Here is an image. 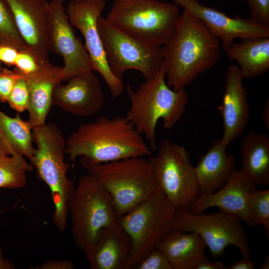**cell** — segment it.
I'll list each match as a JSON object with an SVG mask.
<instances>
[{"label":"cell","mask_w":269,"mask_h":269,"mask_svg":"<svg viewBox=\"0 0 269 269\" xmlns=\"http://www.w3.org/2000/svg\"><path fill=\"white\" fill-rule=\"evenodd\" d=\"M0 44L27 50L16 27L11 10L5 0H0Z\"/></svg>","instance_id":"4316f807"},{"label":"cell","mask_w":269,"mask_h":269,"mask_svg":"<svg viewBox=\"0 0 269 269\" xmlns=\"http://www.w3.org/2000/svg\"><path fill=\"white\" fill-rule=\"evenodd\" d=\"M67 207L73 240L83 252L94 243L102 230L118 223L112 196L89 174L79 178Z\"/></svg>","instance_id":"52a82bcc"},{"label":"cell","mask_w":269,"mask_h":269,"mask_svg":"<svg viewBox=\"0 0 269 269\" xmlns=\"http://www.w3.org/2000/svg\"><path fill=\"white\" fill-rule=\"evenodd\" d=\"M63 67L51 63L43 65L34 73L24 76L29 91V124L33 129L44 125L52 105L53 91L63 81Z\"/></svg>","instance_id":"ffe728a7"},{"label":"cell","mask_w":269,"mask_h":269,"mask_svg":"<svg viewBox=\"0 0 269 269\" xmlns=\"http://www.w3.org/2000/svg\"><path fill=\"white\" fill-rule=\"evenodd\" d=\"M175 207L159 189L120 217L118 224L132 239L131 268H135L172 230Z\"/></svg>","instance_id":"ba28073f"},{"label":"cell","mask_w":269,"mask_h":269,"mask_svg":"<svg viewBox=\"0 0 269 269\" xmlns=\"http://www.w3.org/2000/svg\"><path fill=\"white\" fill-rule=\"evenodd\" d=\"M196 269H229V267L221 262H211L207 260L198 265Z\"/></svg>","instance_id":"8d00e7d4"},{"label":"cell","mask_w":269,"mask_h":269,"mask_svg":"<svg viewBox=\"0 0 269 269\" xmlns=\"http://www.w3.org/2000/svg\"><path fill=\"white\" fill-rule=\"evenodd\" d=\"M224 50L230 59L238 63L243 78L256 77L269 69V37L234 42Z\"/></svg>","instance_id":"603a6c76"},{"label":"cell","mask_w":269,"mask_h":269,"mask_svg":"<svg viewBox=\"0 0 269 269\" xmlns=\"http://www.w3.org/2000/svg\"><path fill=\"white\" fill-rule=\"evenodd\" d=\"M40 269H73L74 266L70 261L67 260L48 261L44 263L40 268Z\"/></svg>","instance_id":"e575fe53"},{"label":"cell","mask_w":269,"mask_h":269,"mask_svg":"<svg viewBox=\"0 0 269 269\" xmlns=\"http://www.w3.org/2000/svg\"><path fill=\"white\" fill-rule=\"evenodd\" d=\"M17 31L27 50L40 64L50 62L46 0H5Z\"/></svg>","instance_id":"5bb4252c"},{"label":"cell","mask_w":269,"mask_h":269,"mask_svg":"<svg viewBox=\"0 0 269 269\" xmlns=\"http://www.w3.org/2000/svg\"><path fill=\"white\" fill-rule=\"evenodd\" d=\"M29 91L26 80L23 76L16 81L7 103L17 113L27 111L29 105Z\"/></svg>","instance_id":"f1b7e54d"},{"label":"cell","mask_w":269,"mask_h":269,"mask_svg":"<svg viewBox=\"0 0 269 269\" xmlns=\"http://www.w3.org/2000/svg\"><path fill=\"white\" fill-rule=\"evenodd\" d=\"M221 139L213 142L195 167L200 194L211 193L226 183L236 163L235 158L227 151Z\"/></svg>","instance_id":"7402d4cb"},{"label":"cell","mask_w":269,"mask_h":269,"mask_svg":"<svg viewBox=\"0 0 269 269\" xmlns=\"http://www.w3.org/2000/svg\"><path fill=\"white\" fill-rule=\"evenodd\" d=\"M5 211V210L0 211V214L4 212ZM13 268H14L11 263H10L8 260H5L3 258L1 249L0 246V269H11Z\"/></svg>","instance_id":"f35d334b"},{"label":"cell","mask_w":269,"mask_h":269,"mask_svg":"<svg viewBox=\"0 0 269 269\" xmlns=\"http://www.w3.org/2000/svg\"><path fill=\"white\" fill-rule=\"evenodd\" d=\"M19 50L11 45L0 44V62L8 66H14Z\"/></svg>","instance_id":"836d02e7"},{"label":"cell","mask_w":269,"mask_h":269,"mask_svg":"<svg viewBox=\"0 0 269 269\" xmlns=\"http://www.w3.org/2000/svg\"><path fill=\"white\" fill-rule=\"evenodd\" d=\"M252 220L255 225H262L266 234L269 233V190L255 189L249 203Z\"/></svg>","instance_id":"83f0119b"},{"label":"cell","mask_w":269,"mask_h":269,"mask_svg":"<svg viewBox=\"0 0 269 269\" xmlns=\"http://www.w3.org/2000/svg\"><path fill=\"white\" fill-rule=\"evenodd\" d=\"M135 268L137 269H172L167 257L156 248L152 250Z\"/></svg>","instance_id":"4dcf8cb0"},{"label":"cell","mask_w":269,"mask_h":269,"mask_svg":"<svg viewBox=\"0 0 269 269\" xmlns=\"http://www.w3.org/2000/svg\"><path fill=\"white\" fill-rule=\"evenodd\" d=\"M243 79L238 66L232 64L228 67L225 91L222 104L219 106L223 124L221 139L227 147L242 134L249 120V105Z\"/></svg>","instance_id":"ac0fdd59"},{"label":"cell","mask_w":269,"mask_h":269,"mask_svg":"<svg viewBox=\"0 0 269 269\" xmlns=\"http://www.w3.org/2000/svg\"><path fill=\"white\" fill-rule=\"evenodd\" d=\"M62 0L48 4V32L51 50L63 58V81L93 71L85 46L73 31Z\"/></svg>","instance_id":"4fadbf2b"},{"label":"cell","mask_w":269,"mask_h":269,"mask_svg":"<svg viewBox=\"0 0 269 269\" xmlns=\"http://www.w3.org/2000/svg\"><path fill=\"white\" fill-rule=\"evenodd\" d=\"M98 29L113 75L123 80L125 72L139 71L145 80L153 78L163 66L161 47L143 43L124 33L100 16Z\"/></svg>","instance_id":"30bf717a"},{"label":"cell","mask_w":269,"mask_h":269,"mask_svg":"<svg viewBox=\"0 0 269 269\" xmlns=\"http://www.w3.org/2000/svg\"><path fill=\"white\" fill-rule=\"evenodd\" d=\"M159 189L176 210H189L199 194L190 153L168 140L160 143L156 155L149 156Z\"/></svg>","instance_id":"9c48e42d"},{"label":"cell","mask_w":269,"mask_h":269,"mask_svg":"<svg viewBox=\"0 0 269 269\" xmlns=\"http://www.w3.org/2000/svg\"><path fill=\"white\" fill-rule=\"evenodd\" d=\"M32 138L36 147L30 163L36 169L38 178L50 190L54 206L53 222L63 232L67 224V202L75 187L67 177L70 166L64 158L66 139L62 131L52 123L33 128Z\"/></svg>","instance_id":"277c9868"},{"label":"cell","mask_w":269,"mask_h":269,"mask_svg":"<svg viewBox=\"0 0 269 269\" xmlns=\"http://www.w3.org/2000/svg\"><path fill=\"white\" fill-rule=\"evenodd\" d=\"M85 169L111 195L119 218L159 190L150 163L142 156Z\"/></svg>","instance_id":"8992f818"},{"label":"cell","mask_w":269,"mask_h":269,"mask_svg":"<svg viewBox=\"0 0 269 269\" xmlns=\"http://www.w3.org/2000/svg\"><path fill=\"white\" fill-rule=\"evenodd\" d=\"M42 65L28 50H26L19 51L14 65V69L23 76L35 73Z\"/></svg>","instance_id":"f546056e"},{"label":"cell","mask_w":269,"mask_h":269,"mask_svg":"<svg viewBox=\"0 0 269 269\" xmlns=\"http://www.w3.org/2000/svg\"><path fill=\"white\" fill-rule=\"evenodd\" d=\"M262 116L263 124L269 130V101L268 99L263 109Z\"/></svg>","instance_id":"74e56055"},{"label":"cell","mask_w":269,"mask_h":269,"mask_svg":"<svg viewBox=\"0 0 269 269\" xmlns=\"http://www.w3.org/2000/svg\"><path fill=\"white\" fill-rule=\"evenodd\" d=\"M62 0V1H64V0Z\"/></svg>","instance_id":"b9f144b4"},{"label":"cell","mask_w":269,"mask_h":269,"mask_svg":"<svg viewBox=\"0 0 269 269\" xmlns=\"http://www.w3.org/2000/svg\"><path fill=\"white\" fill-rule=\"evenodd\" d=\"M242 222L236 215L221 210L204 214H194L187 209H176L171 228L172 230L200 235L214 257L221 256L228 246L233 245L243 258L252 259L249 237Z\"/></svg>","instance_id":"8fae6325"},{"label":"cell","mask_w":269,"mask_h":269,"mask_svg":"<svg viewBox=\"0 0 269 269\" xmlns=\"http://www.w3.org/2000/svg\"><path fill=\"white\" fill-rule=\"evenodd\" d=\"M1 64H2V63L0 62V70L2 68V67L1 66Z\"/></svg>","instance_id":"60d3db41"},{"label":"cell","mask_w":269,"mask_h":269,"mask_svg":"<svg viewBox=\"0 0 269 269\" xmlns=\"http://www.w3.org/2000/svg\"><path fill=\"white\" fill-rule=\"evenodd\" d=\"M140 134L125 117H99L81 124L66 139L65 153L74 162L80 156L86 167L132 157L152 155Z\"/></svg>","instance_id":"6da1fadb"},{"label":"cell","mask_w":269,"mask_h":269,"mask_svg":"<svg viewBox=\"0 0 269 269\" xmlns=\"http://www.w3.org/2000/svg\"><path fill=\"white\" fill-rule=\"evenodd\" d=\"M132 247L131 238L117 223L102 230L83 252L91 269H130Z\"/></svg>","instance_id":"d6986e66"},{"label":"cell","mask_w":269,"mask_h":269,"mask_svg":"<svg viewBox=\"0 0 269 269\" xmlns=\"http://www.w3.org/2000/svg\"><path fill=\"white\" fill-rule=\"evenodd\" d=\"M180 16L176 4L156 0H114L106 19L133 37L161 47L172 36Z\"/></svg>","instance_id":"5b68a950"},{"label":"cell","mask_w":269,"mask_h":269,"mask_svg":"<svg viewBox=\"0 0 269 269\" xmlns=\"http://www.w3.org/2000/svg\"><path fill=\"white\" fill-rule=\"evenodd\" d=\"M252 21L269 27V0H246Z\"/></svg>","instance_id":"1f68e13d"},{"label":"cell","mask_w":269,"mask_h":269,"mask_svg":"<svg viewBox=\"0 0 269 269\" xmlns=\"http://www.w3.org/2000/svg\"><path fill=\"white\" fill-rule=\"evenodd\" d=\"M32 129L18 114L11 117L0 110V155H19L30 160L34 152Z\"/></svg>","instance_id":"d4e9b609"},{"label":"cell","mask_w":269,"mask_h":269,"mask_svg":"<svg viewBox=\"0 0 269 269\" xmlns=\"http://www.w3.org/2000/svg\"><path fill=\"white\" fill-rule=\"evenodd\" d=\"M219 39L200 20L184 9L169 40L161 46L166 84L185 89L221 58Z\"/></svg>","instance_id":"7a4b0ae2"},{"label":"cell","mask_w":269,"mask_h":269,"mask_svg":"<svg viewBox=\"0 0 269 269\" xmlns=\"http://www.w3.org/2000/svg\"><path fill=\"white\" fill-rule=\"evenodd\" d=\"M256 263L252 261V259L243 258L234 263L229 269H256Z\"/></svg>","instance_id":"d590c367"},{"label":"cell","mask_w":269,"mask_h":269,"mask_svg":"<svg viewBox=\"0 0 269 269\" xmlns=\"http://www.w3.org/2000/svg\"><path fill=\"white\" fill-rule=\"evenodd\" d=\"M163 66L152 79L142 83L134 91L127 86L131 107L125 118L145 136L151 150L157 149L155 130L159 119L164 129H172L186 110L189 97L185 89L174 91L166 84Z\"/></svg>","instance_id":"3957f363"},{"label":"cell","mask_w":269,"mask_h":269,"mask_svg":"<svg viewBox=\"0 0 269 269\" xmlns=\"http://www.w3.org/2000/svg\"><path fill=\"white\" fill-rule=\"evenodd\" d=\"M155 248L165 255L172 269H196L198 265L208 260L206 244L195 232L171 230Z\"/></svg>","instance_id":"44dd1931"},{"label":"cell","mask_w":269,"mask_h":269,"mask_svg":"<svg viewBox=\"0 0 269 269\" xmlns=\"http://www.w3.org/2000/svg\"><path fill=\"white\" fill-rule=\"evenodd\" d=\"M241 152L244 174L255 184L269 183V137L251 132L243 138Z\"/></svg>","instance_id":"cb8c5ba5"},{"label":"cell","mask_w":269,"mask_h":269,"mask_svg":"<svg viewBox=\"0 0 269 269\" xmlns=\"http://www.w3.org/2000/svg\"><path fill=\"white\" fill-rule=\"evenodd\" d=\"M33 166L19 155H0V188L16 189L26 183V174Z\"/></svg>","instance_id":"484cf974"},{"label":"cell","mask_w":269,"mask_h":269,"mask_svg":"<svg viewBox=\"0 0 269 269\" xmlns=\"http://www.w3.org/2000/svg\"><path fill=\"white\" fill-rule=\"evenodd\" d=\"M106 0H71L66 12L72 26L78 29L85 40V47L93 70L104 78L114 98L124 91L123 80L112 73L98 29V20L105 6Z\"/></svg>","instance_id":"7c38bea8"},{"label":"cell","mask_w":269,"mask_h":269,"mask_svg":"<svg viewBox=\"0 0 269 269\" xmlns=\"http://www.w3.org/2000/svg\"><path fill=\"white\" fill-rule=\"evenodd\" d=\"M256 184L250 181L241 169H234L225 184L211 193L200 194L189 210L194 214L202 213L207 209L217 207L220 210L238 216L250 227L254 224L250 213L249 203Z\"/></svg>","instance_id":"2e32d148"},{"label":"cell","mask_w":269,"mask_h":269,"mask_svg":"<svg viewBox=\"0 0 269 269\" xmlns=\"http://www.w3.org/2000/svg\"><path fill=\"white\" fill-rule=\"evenodd\" d=\"M172 0L200 20L210 32L220 39L223 49L236 39L269 37V27L250 18L229 17L215 8L201 4L197 0Z\"/></svg>","instance_id":"9a60e30c"},{"label":"cell","mask_w":269,"mask_h":269,"mask_svg":"<svg viewBox=\"0 0 269 269\" xmlns=\"http://www.w3.org/2000/svg\"><path fill=\"white\" fill-rule=\"evenodd\" d=\"M21 76L15 69L2 68L0 70V102H7L16 81Z\"/></svg>","instance_id":"d6a6232c"},{"label":"cell","mask_w":269,"mask_h":269,"mask_svg":"<svg viewBox=\"0 0 269 269\" xmlns=\"http://www.w3.org/2000/svg\"><path fill=\"white\" fill-rule=\"evenodd\" d=\"M260 269H269V255L266 256L262 265L261 266Z\"/></svg>","instance_id":"ab89813d"},{"label":"cell","mask_w":269,"mask_h":269,"mask_svg":"<svg viewBox=\"0 0 269 269\" xmlns=\"http://www.w3.org/2000/svg\"><path fill=\"white\" fill-rule=\"evenodd\" d=\"M58 84L52 97V105L80 117L95 115L102 108L105 96L100 81L92 71Z\"/></svg>","instance_id":"e0dca14e"}]
</instances>
